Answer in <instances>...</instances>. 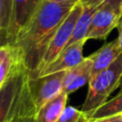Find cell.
<instances>
[{
	"instance_id": "9a60e30c",
	"label": "cell",
	"mask_w": 122,
	"mask_h": 122,
	"mask_svg": "<svg viewBox=\"0 0 122 122\" xmlns=\"http://www.w3.org/2000/svg\"><path fill=\"white\" fill-rule=\"evenodd\" d=\"M13 0H0V38L1 45L5 43L11 21Z\"/></svg>"
},
{
	"instance_id": "d6986e66",
	"label": "cell",
	"mask_w": 122,
	"mask_h": 122,
	"mask_svg": "<svg viewBox=\"0 0 122 122\" xmlns=\"http://www.w3.org/2000/svg\"><path fill=\"white\" fill-rule=\"evenodd\" d=\"M117 30H118V37H117V40H118V45L120 47V50L122 51V14L119 18V21H118V24L116 26Z\"/></svg>"
},
{
	"instance_id": "8992f818",
	"label": "cell",
	"mask_w": 122,
	"mask_h": 122,
	"mask_svg": "<svg viewBox=\"0 0 122 122\" xmlns=\"http://www.w3.org/2000/svg\"><path fill=\"white\" fill-rule=\"evenodd\" d=\"M66 72L67 71H63L37 77L30 76V88L37 112L47 102L63 92V83Z\"/></svg>"
},
{
	"instance_id": "5b68a950",
	"label": "cell",
	"mask_w": 122,
	"mask_h": 122,
	"mask_svg": "<svg viewBox=\"0 0 122 122\" xmlns=\"http://www.w3.org/2000/svg\"><path fill=\"white\" fill-rule=\"evenodd\" d=\"M122 14V0H106L96 10L91 22L87 40L106 39L109 33L116 28Z\"/></svg>"
},
{
	"instance_id": "ffe728a7",
	"label": "cell",
	"mask_w": 122,
	"mask_h": 122,
	"mask_svg": "<svg viewBox=\"0 0 122 122\" xmlns=\"http://www.w3.org/2000/svg\"><path fill=\"white\" fill-rule=\"evenodd\" d=\"M117 89L119 90L118 92H122V75H121V77H120V79H119V83H118V88H117Z\"/></svg>"
},
{
	"instance_id": "52a82bcc",
	"label": "cell",
	"mask_w": 122,
	"mask_h": 122,
	"mask_svg": "<svg viewBox=\"0 0 122 122\" xmlns=\"http://www.w3.org/2000/svg\"><path fill=\"white\" fill-rule=\"evenodd\" d=\"M44 0H13L11 21L5 44H14L25 30Z\"/></svg>"
},
{
	"instance_id": "6da1fadb",
	"label": "cell",
	"mask_w": 122,
	"mask_h": 122,
	"mask_svg": "<svg viewBox=\"0 0 122 122\" xmlns=\"http://www.w3.org/2000/svg\"><path fill=\"white\" fill-rule=\"evenodd\" d=\"M77 2L44 0L28 27L13 44L22 51L30 75L36 71L55 30Z\"/></svg>"
},
{
	"instance_id": "2e32d148",
	"label": "cell",
	"mask_w": 122,
	"mask_h": 122,
	"mask_svg": "<svg viewBox=\"0 0 122 122\" xmlns=\"http://www.w3.org/2000/svg\"><path fill=\"white\" fill-rule=\"evenodd\" d=\"M56 122H89V118L82 110L68 106Z\"/></svg>"
},
{
	"instance_id": "ac0fdd59",
	"label": "cell",
	"mask_w": 122,
	"mask_h": 122,
	"mask_svg": "<svg viewBox=\"0 0 122 122\" xmlns=\"http://www.w3.org/2000/svg\"><path fill=\"white\" fill-rule=\"evenodd\" d=\"M89 122H122V115L116 114V115L108 116V117H104V118H100V119L89 121Z\"/></svg>"
},
{
	"instance_id": "277c9868",
	"label": "cell",
	"mask_w": 122,
	"mask_h": 122,
	"mask_svg": "<svg viewBox=\"0 0 122 122\" xmlns=\"http://www.w3.org/2000/svg\"><path fill=\"white\" fill-rule=\"evenodd\" d=\"M83 10L82 4L80 1H78L75 6L71 9V10L69 12L67 17L64 19V21L60 24V26L55 30L54 34L52 35L51 41L49 42V45L46 49V51L44 53V56L36 70V71L31 74V77H37L39 74L53 61H55L58 56L64 51V50L67 48L69 41L71 40L74 27L76 25V22Z\"/></svg>"
},
{
	"instance_id": "e0dca14e",
	"label": "cell",
	"mask_w": 122,
	"mask_h": 122,
	"mask_svg": "<svg viewBox=\"0 0 122 122\" xmlns=\"http://www.w3.org/2000/svg\"><path fill=\"white\" fill-rule=\"evenodd\" d=\"M82 6L90 7L93 9H98L100 5H102L106 0H79Z\"/></svg>"
},
{
	"instance_id": "3957f363",
	"label": "cell",
	"mask_w": 122,
	"mask_h": 122,
	"mask_svg": "<svg viewBox=\"0 0 122 122\" xmlns=\"http://www.w3.org/2000/svg\"><path fill=\"white\" fill-rule=\"evenodd\" d=\"M121 75L122 53L109 68L91 78L88 83V92L81 108L88 118L96 109L108 101L110 94L118 88Z\"/></svg>"
},
{
	"instance_id": "603a6c76",
	"label": "cell",
	"mask_w": 122,
	"mask_h": 122,
	"mask_svg": "<svg viewBox=\"0 0 122 122\" xmlns=\"http://www.w3.org/2000/svg\"><path fill=\"white\" fill-rule=\"evenodd\" d=\"M33 122H35V120H34V121H33Z\"/></svg>"
},
{
	"instance_id": "ba28073f",
	"label": "cell",
	"mask_w": 122,
	"mask_h": 122,
	"mask_svg": "<svg viewBox=\"0 0 122 122\" xmlns=\"http://www.w3.org/2000/svg\"><path fill=\"white\" fill-rule=\"evenodd\" d=\"M86 39L76 42L70 47H68L64 51L58 56V58L50 64L40 74L46 75L50 73H54L63 71H69L73 67L79 65L85 57H83V47L86 43Z\"/></svg>"
},
{
	"instance_id": "30bf717a",
	"label": "cell",
	"mask_w": 122,
	"mask_h": 122,
	"mask_svg": "<svg viewBox=\"0 0 122 122\" xmlns=\"http://www.w3.org/2000/svg\"><path fill=\"white\" fill-rule=\"evenodd\" d=\"M24 67H27L24 55L17 46L13 44L0 46V85L11 73Z\"/></svg>"
},
{
	"instance_id": "9c48e42d",
	"label": "cell",
	"mask_w": 122,
	"mask_h": 122,
	"mask_svg": "<svg viewBox=\"0 0 122 122\" xmlns=\"http://www.w3.org/2000/svg\"><path fill=\"white\" fill-rule=\"evenodd\" d=\"M92 65L93 54H91L85 57L79 65L67 71L63 83V92L70 94L89 83L92 78Z\"/></svg>"
},
{
	"instance_id": "44dd1931",
	"label": "cell",
	"mask_w": 122,
	"mask_h": 122,
	"mask_svg": "<svg viewBox=\"0 0 122 122\" xmlns=\"http://www.w3.org/2000/svg\"><path fill=\"white\" fill-rule=\"evenodd\" d=\"M48 1H53V2H71V1H79V0H48Z\"/></svg>"
},
{
	"instance_id": "cb8c5ba5",
	"label": "cell",
	"mask_w": 122,
	"mask_h": 122,
	"mask_svg": "<svg viewBox=\"0 0 122 122\" xmlns=\"http://www.w3.org/2000/svg\"><path fill=\"white\" fill-rule=\"evenodd\" d=\"M121 115H122V113H121Z\"/></svg>"
},
{
	"instance_id": "5bb4252c",
	"label": "cell",
	"mask_w": 122,
	"mask_h": 122,
	"mask_svg": "<svg viewBox=\"0 0 122 122\" xmlns=\"http://www.w3.org/2000/svg\"><path fill=\"white\" fill-rule=\"evenodd\" d=\"M122 113V92H118L114 97L106 101L98 109H96L90 116L89 121L97 120L100 118L112 116Z\"/></svg>"
},
{
	"instance_id": "4fadbf2b",
	"label": "cell",
	"mask_w": 122,
	"mask_h": 122,
	"mask_svg": "<svg viewBox=\"0 0 122 122\" xmlns=\"http://www.w3.org/2000/svg\"><path fill=\"white\" fill-rule=\"evenodd\" d=\"M82 7H83V10H82L77 22H76L72 36H71V40L69 41V44H68L67 48L70 47L71 45L76 43V42L81 41V40H84V39L87 40V38H86L87 37V33H88V30H89L91 22L92 20V17H93V15H94V13H95L97 9L85 7V6H82Z\"/></svg>"
},
{
	"instance_id": "7a4b0ae2",
	"label": "cell",
	"mask_w": 122,
	"mask_h": 122,
	"mask_svg": "<svg viewBox=\"0 0 122 122\" xmlns=\"http://www.w3.org/2000/svg\"><path fill=\"white\" fill-rule=\"evenodd\" d=\"M30 71L24 67L0 85V122L35 119L37 110L30 88Z\"/></svg>"
},
{
	"instance_id": "7402d4cb",
	"label": "cell",
	"mask_w": 122,
	"mask_h": 122,
	"mask_svg": "<svg viewBox=\"0 0 122 122\" xmlns=\"http://www.w3.org/2000/svg\"><path fill=\"white\" fill-rule=\"evenodd\" d=\"M35 119H31V120H29V121H25V122H33Z\"/></svg>"
},
{
	"instance_id": "7c38bea8",
	"label": "cell",
	"mask_w": 122,
	"mask_h": 122,
	"mask_svg": "<svg viewBox=\"0 0 122 122\" xmlns=\"http://www.w3.org/2000/svg\"><path fill=\"white\" fill-rule=\"evenodd\" d=\"M68 95V93L62 92L42 106L35 115V122H56L67 107Z\"/></svg>"
},
{
	"instance_id": "8fae6325",
	"label": "cell",
	"mask_w": 122,
	"mask_h": 122,
	"mask_svg": "<svg viewBox=\"0 0 122 122\" xmlns=\"http://www.w3.org/2000/svg\"><path fill=\"white\" fill-rule=\"evenodd\" d=\"M122 53L118 45V40H112L109 43L104 44L96 52L93 54V65L92 77L101 72L102 71L109 68Z\"/></svg>"
}]
</instances>
